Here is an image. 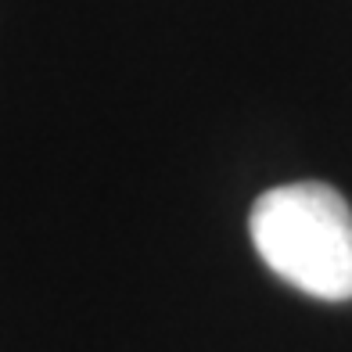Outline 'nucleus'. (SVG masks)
<instances>
[{
    "label": "nucleus",
    "instance_id": "1",
    "mask_svg": "<svg viewBox=\"0 0 352 352\" xmlns=\"http://www.w3.org/2000/svg\"><path fill=\"white\" fill-rule=\"evenodd\" d=\"M259 259L298 292L352 298V209L327 184H284L259 195L248 216Z\"/></svg>",
    "mask_w": 352,
    "mask_h": 352
}]
</instances>
